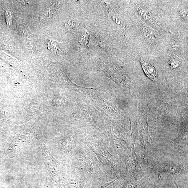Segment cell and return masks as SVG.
Wrapping results in <instances>:
<instances>
[{
  "label": "cell",
  "instance_id": "cell-1",
  "mask_svg": "<svg viewBox=\"0 0 188 188\" xmlns=\"http://www.w3.org/2000/svg\"><path fill=\"white\" fill-rule=\"evenodd\" d=\"M141 64L143 70L148 77L152 81H157V72L155 68L152 65L145 62H141Z\"/></svg>",
  "mask_w": 188,
  "mask_h": 188
},
{
  "label": "cell",
  "instance_id": "cell-2",
  "mask_svg": "<svg viewBox=\"0 0 188 188\" xmlns=\"http://www.w3.org/2000/svg\"><path fill=\"white\" fill-rule=\"evenodd\" d=\"M26 144L24 142H23L20 143L15 142V143L12 144L10 150L12 152L11 155L12 157L16 156L20 151L22 149Z\"/></svg>",
  "mask_w": 188,
  "mask_h": 188
},
{
  "label": "cell",
  "instance_id": "cell-3",
  "mask_svg": "<svg viewBox=\"0 0 188 188\" xmlns=\"http://www.w3.org/2000/svg\"><path fill=\"white\" fill-rule=\"evenodd\" d=\"M76 22L73 20L68 21L65 23V27L68 31H72L75 27Z\"/></svg>",
  "mask_w": 188,
  "mask_h": 188
},
{
  "label": "cell",
  "instance_id": "cell-4",
  "mask_svg": "<svg viewBox=\"0 0 188 188\" xmlns=\"http://www.w3.org/2000/svg\"><path fill=\"white\" fill-rule=\"evenodd\" d=\"M5 16H6V19L7 25L8 26H10L12 23V18L10 13L8 11H6L5 13Z\"/></svg>",
  "mask_w": 188,
  "mask_h": 188
},
{
  "label": "cell",
  "instance_id": "cell-5",
  "mask_svg": "<svg viewBox=\"0 0 188 188\" xmlns=\"http://www.w3.org/2000/svg\"><path fill=\"white\" fill-rule=\"evenodd\" d=\"M166 188H167L166 187Z\"/></svg>",
  "mask_w": 188,
  "mask_h": 188
}]
</instances>
